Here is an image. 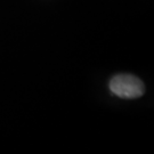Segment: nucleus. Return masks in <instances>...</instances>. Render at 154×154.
I'll use <instances>...</instances> for the list:
<instances>
[{
  "label": "nucleus",
  "instance_id": "nucleus-1",
  "mask_svg": "<svg viewBox=\"0 0 154 154\" xmlns=\"http://www.w3.org/2000/svg\"><path fill=\"white\" fill-rule=\"evenodd\" d=\"M111 91L121 98H137L145 91L140 79L131 74H118L110 81Z\"/></svg>",
  "mask_w": 154,
  "mask_h": 154
}]
</instances>
